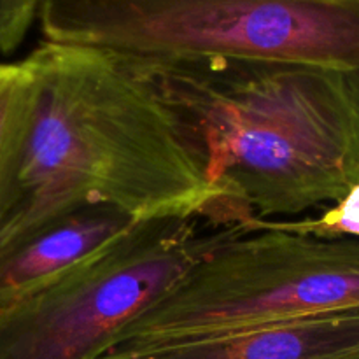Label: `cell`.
I'll return each mask as SVG.
<instances>
[{
    "label": "cell",
    "mask_w": 359,
    "mask_h": 359,
    "mask_svg": "<svg viewBox=\"0 0 359 359\" xmlns=\"http://www.w3.org/2000/svg\"><path fill=\"white\" fill-rule=\"evenodd\" d=\"M27 62L34 111L0 219V256L84 207H111L135 221L210 224L214 191L202 156L137 67L102 49L49 41Z\"/></svg>",
    "instance_id": "1"
},
{
    "label": "cell",
    "mask_w": 359,
    "mask_h": 359,
    "mask_svg": "<svg viewBox=\"0 0 359 359\" xmlns=\"http://www.w3.org/2000/svg\"><path fill=\"white\" fill-rule=\"evenodd\" d=\"M128 62L198 149L214 226L251 230L325 209L359 182V119L346 72L223 58Z\"/></svg>",
    "instance_id": "2"
},
{
    "label": "cell",
    "mask_w": 359,
    "mask_h": 359,
    "mask_svg": "<svg viewBox=\"0 0 359 359\" xmlns=\"http://www.w3.org/2000/svg\"><path fill=\"white\" fill-rule=\"evenodd\" d=\"M44 41L132 62L249 60L359 72V0H42Z\"/></svg>",
    "instance_id": "3"
},
{
    "label": "cell",
    "mask_w": 359,
    "mask_h": 359,
    "mask_svg": "<svg viewBox=\"0 0 359 359\" xmlns=\"http://www.w3.org/2000/svg\"><path fill=\"white\" fill-rule=\"evenodd\" d=\"M347 311H359V238L256 224L200 258L125 326L105 356Z\"/></svg>",
    "instance_id": "4"
},
{
    "label": "cell",
    "mask_w": 359,
    "mask_h": 359,
    "mask_svg": "<svg viewBox=\"0 0 359 359\" xmlns=\"http://www.w3.org/2000/svg\"><path fill=\"white\" fill-rule=\"evenodd\" d=\"M241 226L137 221L34 293L0 307V359H100L140 312Z\"/></svg>",
    "instance_id": "5"
},
{
    "label": "cell",
    "mask_w": 359,
    "mask_h": 359,
    "mask_svg": "<svg viewBox=\"0 0 359 359\" xmlns=\"http://www.w3.org/2000/svg\"><path fill=\"white\" fill-rule=\"evenodd\" d=\"M102 359H359V311L272 323Z\"/></svg>",
    "instance_id": "6"
},
{
    "label": "cell",
    "mask_w": 359,
    "mask_h": 359,
    "mask_svg": "<svg viewBox=\"0 0 359 359\" xmlns=\"http://www.w3.org/2000/svg\"><path fill=\"white\" fill-rule=\"evenodd\" d=\"M137 223L111 207H84L0 256V307L48 284Z\"/></svg>",
    "instance_id": "7"
},
{
    "label": "cell",
    "mask_w": 359,
    "mask_h": 359,
    "mask_svg": "<svg viewBox=\"0 0 359 359\" xmlns=\"http://www.w3.org/2000/svg\"><path fill=\"white\" fill-rule=\"evenodd\" d=\"M35 81L27 58L0 62V219L9 203L34 111Z\"/></svg>",
    "instance_id": "8"
},
{
    "label": "cell",
    "mask_w": 359,
    "mask_h": 359,
    "mask_svg": "<svg viewBox=\"0 0 359 359\" xmlns=\"http://www.w3.org/2000/svg\"><path fill=\"white\" fill-rule=\"evenodd\" d=\"M256 224L321 238H359V182L347 191L344 198L325 207L318 216H307L302 219L262 221Z\"/></svg>",
    "instance_id": "9"
},
{
    "label": "cell",
    "mask_w": 359,
    "mask_h": 359,
    "mask_svg": "<svg viewBox=\"0 0 359 359\" xmlns=\"http://www.w3.org/2000/svg\"><path fill=\"white\" fill-rule=\"evenodd\" d=\"M42 0H0V55L16 51L39 18Z\"/></svg>",
    "instance_id": "10"
},
{
    "label": "cell",
    "mask_w": 359,
    "mask_h": 359,
    "mask_svg": "<svg viewBox=\"0 0 359 359\" xmlns=\"http://www.w3.org/2000/svg\"><path fill=\"white\" fill-rule=\"evenodd\" d=\"M346 76H347V83H349V90H351V95H353L354 107H356V114L359 119V72H351V74H346Z\"/></svg>",
    "instance_id": "11"
}]
</instances>
